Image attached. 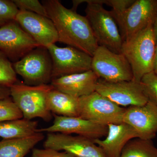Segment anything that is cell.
<instances>
[{"label": "cell", "instance_id": "cell-4", "mask_svg": "<svg viewBox=\"0 0 157 157\" xmlns=\"http://www.w3.org/2000/svg\"><path fill=\"white\" fill-rule=\"evenodd\" d=\"M10 88L11 99L22 113L23 118L50 120L52 115L47 105V96L54 88L51 84L29 86L16 83Z\"/></svg>", "mask_w": 157, "mask_h": 157}, {"label": "cell", "instance_id": "cell-11", "mask_svg": "<svg viewBox=\"0 0 157 157\" xmlns=\"http://www.w3.org/2000/svg\"><path fill=\"white\" fill-rule=\"evenodd\" d=\"M39 45L15 21L0 27V51L15 62Z\"/></svg>", "mask_w": 157, "mask_h": 157}, {"label": "cell", "instance_id": "cell-29", "mask_svg": "<svg viewBox=\"0 0 157 157\" xmlns=\"http://www.w3.org/2000/svg\"><path fill=\"white\" fill-rule=\"evenodd\" d=\"M11 97L10 88L0 85V100Z\"/></svg>", "mask_w": 157, "mask_h": 157}, {"label": "cell", "instance_id": "cell-19", "mask_svg": "<svg viewBox=\"0 0 157 157\" xmlns=\"http://www.w3.org/2000/svg\"><path fill=\"white\" fill-rule=\"evenodd\" d=\"M44 138L43 133L37 132L28 137L0 141V157H24Z\"/></svg>", "mask_w": 157, "mask_h": 157}, {"label": "cell", "instance_id": "cell-5", "mask_svg": "<svg viewBox=\"0 0 157 157\" xmlns=\"http://www.w3.org/2000/svg\"><path fill=\"white\" fill-rule=\"evenodd\" d=\"M13 65L16 74L27 85L48 84L52 79V61L45 47L34 48Z\"/></svg>", "mask_w": 157, "mask_h": 157}, {"label": "cell", "instance_id": "cell-25", "mask_svg": "<svg viewBox=\"0 0 157 157\" xmlns=\"http://www.w3.org/2000/svg\"><path fill=\"white\" fill-rule=\"evenodd\" d=\"M140 82L148 101L157 106V74L151 72L144 75Z\"/></svg>", "mask_w": 157, "mask_h": 157}, {"label": "cell", "instance_id": "cell-8", "mask_svg": "<svg viewBox=\"0 0 157 157\" xmlns=\"http://www.w3.org/2000/svg\"><path fill=\"white\" fill-rule=\"evenodd\" d=\"M92 57L91 70L99 78L110 82L133 80L131 66L122 54L99 45Z\"/></svg>", "mask_w": 157, "mask_h": 157}, {"label": "cell", "instance_id": "cell-21", "mask_svg": "<svg viewBox=\"0 0 157 157\" xmlns=\"http://www.w3.org/2000/svg\"><path fill=\"white\" fill-rule=\"evenodd\" d=\"M119 157H157V147L152 140L134 138L127 144Z\"/></svg>", "mask_w": 157, "mask_h": 157}, {"label": "cell", "instance_id": "cell-27", "mask_svg": "<svg viewBox=\"0 0 157 157\" xmlns=\"http://www.w3.org/2000/svg\"><path fill=\"white\" fill-rule=\"evenodd\" d=\"M135 0H100L101 4H106L112 8L111 11L113 14L123 12L129 8Z\"/></svg>", "mask_w": 157, "mask_h": 157}, {"label": "cell", "instance_id": "cell-20", "mask_svg": "<svg viewBox=\"0 0 157 157\" xmlns=\"http://www.w3.org/2000/svg\"><path fill=\"white\" fill-rule=\"evenodd\" d=\"M38 123L25 119L0 122V137L12 139L28 137L37 133Z\"/></svg>", "mask_w": 157, "mask_h": 157}, {"label": "cell", "instance_id": "cell-23", "mask_svg": "<svg viewBox=\"0 0 157 157\" xmlns=\"http://www.w3.org/2000/svg\"><path fill=\"white\" fill-rule=\"evenodd\" d=\"M22 118V113L11 97L0 100V122Z\"/></svg>", "mask_w": 157, "mask_h": 157}, {"label": "cell", "instance_id": "cell-31", "mask_svg": "<svg viewBox=\"0 0 157 157\" xmlns=\"http://www.w3.org/2000/svg\"><path fill=\"white\" fill-rule=\"evenodd\" d=\"M153 28L154 33L155 36V38L156 39V42H157V12L156 14L155 17L153 25Z\"/></svg>", "mask_w": 157, "mask_h": 157}, {"label": "cell", "instance_id": "cell-22", "mask_svg": "<svg viewBox=\"0 0 157 157\" xmlns=\"http://www.w3.org/2000/svg\"><path fill=\"white\" fill-rule=\"evenodd\" d=\"M17 74L10 59L0 51V85L10 88L17 83Z\"/></svg>", "mask_w": 157, "mask_h": 157}, {"label": "cell", "instance_id": "cell-2", "mask_svg": "<svg viewBox=\"0 0 157 157\" xmlns=\"http://www.w3.org/2000/svg\"><path fill=\"white\" fill-rule=\"evenodd\" d=\"M153 25L123 41L121 53L131 66L133 80L140 82L144 75L153 71L156 39Z\"/></svg>", "mask_w": 157, "mask_h": 157}, {"label": "cell", "instance_id": "cell-6", "mask_svg": "<svg viewBox=\"0 0 157 157\" xmlns=\"http://www.w3.org/2000/svg\"><path fill=\"white\" fill-rule=\"evenodd\" d=\"M157 12V0H135L123 12L118 14L111 12L124 41L153 24Z\"/></svg>", "mask_w": 157, "mask_h": 157}, {"label": "cell", "instance_id": "cell-3", "mask_svg": "<svg viewBox=\"0 0 157 157\" xmlns=\"http://www.w3.org/2000/svg\"><path fill=\"white\" fill-rule=\"evenodd\" d=\"M79 6L87 3L86 17L90 26L98 45L116 53H121L122 38L111 11L106 10L100 0H77Z\"/></svg>", "mask_w": 157, "mask_h": 157}, {"label": "cell", "instance_id": "cell-7", "mask_svg": "<svg viewBox=\"0 0 157 157\" xmlns=\"http://www.w3.org/2000/svg\"><path fill=\"white\" fill-rule=\"evenodd\" d=\"M126 109L95 91L79 98L78 117L105 125L120 124Z\"/></svg>", "mask_w": 157, "mask_h": 157}, {"label": "cell", "instance_id": "cell-26", "mask_svg": "<svg viewBox=\"0 0 157 157\" xmlns=\"http://www.w3.org/2000/svg\"><path fill=\"white\" fill-rule=\"evenodd\" d=\"M14 4L20 11H25L48 17L46 9L38 0H14Z\"/></svg>", "mask_w": 157, "mask_h": 157}, {"label": "cell", "instance_id": "cell-1", "mask_svg": "<svg viewBox=\"0 0 157 157\" xmlns=\"http://www.w3.org/2000/svg\"><path fill=\"white\" fill-rule=\"evenodd\" d=\"M42 3L56 29L58 42L92 57L99 45L86 17L66 8L58 0Z\"/></svg>", "mask_w": 157, "mask_h": 157}, {"label": "cell", "instance_id": "cell-30", "mask_svg": "<svg viewBox=\"0 0 157 157\" xmlns=\"http://www.w3.org/2000/svg\"><path fill=\"white\" fill-rule=\"evenodd\" d=\"M153 72L157 74V42L156 43L155 49L154 60Z\"/></svg>", "mask_w": 157, "mask_h": 157}, {"label": "cell", "instance_id": "cell-17", "mask_svg": "<svg viewBox=\"0 0 157 157\" xmlns=\"http://www.w3.org/2000/svg\"><path fill=\"white\" fill-rule=\"evenodd\" d=\"M108 133L104 139H96L105 157H119L124 147L130 140L138 138L137 132L125 123L107 125Z\"/></svg>", "mask_w": 157, "mask_h": 157}, {"label": "cell", "instance_id": "cell-10", "mask_svg": "<svg viewBox=\"0 0 157 157\" xmlns=\"http://www.w3.org/2000/svg\"><path fill=\"white\" fill-rule=\"evenodd\" d=\"M96 91L122 107L142 106L148 101L141 82H110L99 78Z\"/></svg>", "mask_w": 157, "mask_h": 157}, {"label": "cell", "instance_id": "cell-24", "mask_svg": "<svg viewBox=\"0 0 157 157\" xmlns=\"http://www.w3.org/2000/svg\"><path fill=\"white\" fill-rule=\"evenodd\" d=\"M19 11L13 1L0 0V27L15 21Z\"/></svg>", "mask_w": 157, "mask_h": 157}, {"label": "cell", "instance_id": "cell-12", "mask_svg": "<svg viewBox=\"0 0 157 157\" xmlns=\"http://www.w3.org/2000/svg\"><path fill=\"white\" fill-rule=\"evenodd\" d=\"M53 124L46 128L38 129L37 132L75 134L91 140L101 139L108 133L107 125L100 124L79 117L60 116L53 114Z\"/></svg>", "mask_w": 157, "mask_h": 157}, {"label": "cell", "instance_id": "cell-15", "mask_svg": "<svg viewBox=\"0 0 157 157\" xmlns=\"http://www.w3.org/2000/svg\"><path fill=\"white\" fill-rule=\"evenodd\" d=\"M123 122L135 129L138 138L152 140L157 133V106L149 101L142 106H130L126 109Z\"/></svg>", "mask_w": 157, "mask_h": 157}, {"label": "cell", "instance_id": "cell-14", "mask_svg": "<svg viewBox=\"0 0 157 157\" xmlns=\"http://www.w3.org/2000/svg\"><path fill=\"white\" fill-rule=\"evenodd\" d=\"M15 21L39 46L47 48L58 42L56 29L48 17L19 10Z\"/></svg>", "mask_w": 157, "mask_h": 157}, {"label": "cell", "instance_id": "cell-18", "mask_svg": "<svg viewBox=\"0 0 157 157\" xmlns=\"http://www.w3.org/2000/svg\"><path fill=\"white\" fill-rule=\"evenodd\" d=\"M47 105L51 112L60 116L79 117V98L53 89L47 96Z\"/></svg>", "mask_w": 157, "mask_h": 157}, {"label": "cell", "instance_id": "cell-16", "mask_svg": "<svg viewBox=\"0 0 157 157\" xmlns=\"http://www.w3.org/2000/svg\"><path fill=\"white\" fill-rule=\"evenodd\" d=\"M99 77L91 70L54 78V89L75 98H80L96 91Z\"/></svg>", "mask_w": 157, "mask_h": 157}, {"label": "cell", "instance_id": "cell-13", "mask_svg": "<svg viewBox=\"0 0 157 157\" xmlns=\"http://www.w3.org/2000/svg\"><path fill=\"white\" fill-rule=\"evenodd\" d=\"M43 146L59 151H63L76 157H105L94 140L78 135L48 133Z\"/></svg>", "mask_w": 157, "mask_h": 157}, {"label": "cell", "instance_id": "cell-9", "mask_svg": "<svg viewBox=\"0 0 157 157\" xmlns=\"http://www.w3.org/2000/svg\"><path fill=\"white\" fill-rule=\"evenodd\" d=\"M47 48L52 61V79L91 70L92 57L83 52L71 46L59 47L56 44Z\"/></svg>", "mask_w": 157, "mask_h": 157}, {"label": "cell", "instance_id": "cell-28", "mask_svg": "<svg viewBox=\"0 0 157 157\" xmlns=\"http://www.w3.org/2000/svg\"><path fill=\"white\" fill-rule=\"evenodd\" d=\"M31 157H76L66 151L60 152L50 148H33Z\"/></svg>", "mask_w": 157, "mask_h": 157}]
</instances>
